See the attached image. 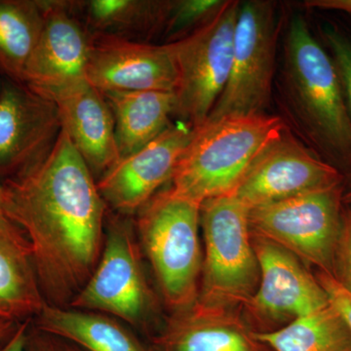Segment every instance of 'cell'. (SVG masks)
Masks as SVG:
<instances>
[{"mask_svg":"<svg viewBox=\"0 0 351 351\" xmlns=\"http://www.w3.org/2000/svg\"><path fill=\"white\" fill-rule=\"evenodd\" d=\"M332 63L338 73L346 107L351 117V40L336 29H327L324 34Z\"/></svg>","mask_w":351,"mask_h":351,"instance_id":"obj_25","label":"cell"},{"mask_svg":"<svg viewBox=\"0 0 351 351\" xmlns=\"http://www.w3.org/2000/svg\"><path fill=\"white\" fill-rule=\"evenodd\" d=\"M201 204L168 188L137 212L136 226L166 304L186 308L199 294Z\"/></svg>","mask_w":351,"mask_h":351,"instance_id":"obj_4","label":"cell"},{"mask_svg":"<svg viewBox=\"0 0 351 351\" xmlns=\"http://www.w3.org/2000/svg\"><path fill=\"white\" fill-rule=\"evenodd\" d=\"M316 279L324 289L329 304L341 314L351 332V293L329 272L318 271Z\"/></svg>","mask_w":351,"mask_h":351,"instance_id":"obj_27","label":"cell"},{"mask_svg":"<svg viewBox=\"0 0 351 351\" xmlns=\"http://www.w3.org/2000/svg\"><path fill=\"white\" fill-rule=\"evenodd\" d=\"M61 131L54 101L22 83L4 84L0 91V177L10 181L43 161Z\"/></svg>","mask_w":351,"mask_h":351,"instance_id":"obj_12","label":"cell"},{"mask_svg":"<svg viewBox=\"0 0 351 351\" xmlns=\"http://www.w3.org/2000/svg\"><path fill=\"white\" fill-rule=\"evenodd\" d=\"M343 213V184L253 208L252 234L291 252L302 263L332 274Z\"/></svg>","mask_w":351,"mask_h":351,"instance_id":"obj_6","label":"cell"},{"mask_svg":"<svg viewBox=\"0 0 351 351\" xmlns=\"http://www.w3.org/2000/svg\"><path fill=\"white\" fill-rule=\"evenodd\" d=\"M44 2L43 32L25 66L22 84L53 101L87 82L85 69L92 34L78 19L73 1Z\"/></svg>","mask_w":351,"mask_h":351,"instance_id":"obj_11","label":"cell"},{"mask_svg":"<svg viewBox=\"0 0 351 351\" xmlns=\"http://www.w3.org/2000/svg\"><path fill=\"white\" fill-rule=\"evenodd\" d=\"M18 325L9 321L0 320V343L5 341L13 334Z\"/></svg>","mask_w":351,"mask_h":351,"instance_id":"obj_31","label":"cell"},{"mask_svg":"<svg viewBox=\"0 0 351 351\" xmlns=\"http://www.w3.org/2000/svg\"><path fill=\"white\" fill-rule=\"evenodd\" d=\"M2 186L4 215L29 239L46 302L69 304L105 243L108 205L93 174L62 129L43 161Z\"/></svg>","mask_w":351,"mask_h":351,"instance_id":"obj_1","label":"cell"},{"mask_svg":"<svg viewBox=\"0 0 351 351\" xmlns=\"http://www.w3.org/2000/svg\"><path fill=\"white\" fill-rule=\"evenodd\" d=\"M0 91H1V87H0Z\"/></svg>","mask_w":351,"mask_h":351,"instance_id":"obj_34","label":"cell"},{"mask_svg":"<svg viewBox=\"0 0 351 351\" xmlns=\"http://www.w3.org/2000/svg\"><path fill=\"white\" fill-rule=\"evenodd\" d=\"M29 239L5 215L0 216V320L36 317L45 304Z\"/></svg>","mask_w":351,"mask_h":351,"instance_id":"obj_18","label":"cell"},{"mask_svg":"<svg viewBox=\"0 0 351 351\" xmlns=\"http://www.w3.org/2000/svg\"><path fill=\"white\" fill-rule=\"evenodd\" d=\"M85 78L101 92H175L179 82L172 43L93 36Z\"/></svg>","mask_w":351,"mask_h":351,"instance_id":"obj_13","label":"cell"},{"mask_svg":"<svg viewBox=\"0 0 351 351\" xmlns=\"http://www.w3.org/2000/svg\"><path fill=\"white\" fill-rule=\"evenodd\" d=\"M54 101L62 129L88 168L99 179L120 156L114 119L104 95L88 82L58 95Z\"/></svg>","mask_w":351,"mask_h":351,"instance_id":"obj_17","label":"cell"},{"mask_svg":"<svg viewBox=\"0 0 351 351\" xmlns=\"http://www.w3.org/2000/svg\"><path fill=\"white\" fill-rule=\"evenodd\" d=\"M251 237L260 283L245 306L257 320L291 322L329 304L324 289L299 258L269 240L252 233Z\"/></svg>","mask_w":351,"mask_h":351,"instance_id":"obj_15","label":"cell"},{"mask_svg":"<svg viewBox=\"0 0 351 351\" xmlns=\"http://www.w3.org/2000/svg\"><path fill=\"white\" fill-rule=\"evenodd\" d=\"M76 15L93 36L143 41L162 34L171 0H88L73 1Z\"/></svg>","mask_w":351,"mask_h":351,"instance_id":"obj_21","label":"cell"},{"mask_svg":"<svg viewBox=\"0 0 351 351\" xmlns=\"http://www.w3.org/2000/svg\"><path fill=\"white\" fill-rule=\"evenodd\" d=\"M128 217L119 214L108 221L98 265L69 306L99 311L140 328L152 313V295Z\"/></svg>","mask_w":351,"mask_h":351,"instance_id":"obj_9","label":"cell"},{"mask_svg":"<svg viewBox=\"0 0 351 351\" xmlns=\"http://www.w3.org/2000/svg\"><path fill=\"white\" fill-rule=\"evenodd\" d=\"M25 351H84L69 341L52 336L36 327L27 332Z\"/></svg>","mask_w":351,"mask_h":351,"instance_id":"obj_28","label":"cell"},{"mask_svg":"<svg viewBox=\"0 0 351 351\" xmlns=\"http://www.w3.org/2000/svg\"><path fill=\"white\" fill-rule=\"evenodd\" d=\"M270 351H351V332L331 304L291 321L287 326L255 332Z\"/></svg>","mask_w":351,"mask_h":351,"instance_id":"obj_22","label":"cell"},{"mask_svg":"<svg viewBox=\"0 0 351 351\" xmlns=\"http://www.w3.org/2000/svg\"><path fill=\"white\" fill-rule=\"evenodd\" d=\"M332 276L351 293V205L343 209L341 232L334 256Z\"/></svg>","mask_w":351,"mask_h":351,"instance_id":"obj_26","label":"cell"},{"mask_svg":"<svg viewBox=\"0 0 351 351\" xmlns=\"http://www.w3.org/2000/svg\"><path fill=\"white\" fill-rule=\"evenodd\" d=\"M29 326L31 320L20 323L13 334L5 341L0 343V351H25Z\"/></svg>","mask_w":351,"mask_h":351,"instance_id":"obj_29","label":"cell"},{"mask_svg":"<svg viewBox=\"0 0 351 351\" xmlns=\"http://www.w3.org/2000/svg\"><path fill=\"white\" fill-rule=\"evenodd\" d=\"M304 4L309 8L341 11L351 15V0H308Z\"/></svg>","mask_w":351,"mask_h":351,"instance_id":"obj_30","label":"cell"},{"mask_svg":"<svg viewBox=\"0 0 351 351\" xmlns=\"http://www.w3.org/2000/svg\"><path fill=\"white\" fill-rule=\"evenodd\" d=\"M223 0H171L163 36L168 43L186 38L218 15Z\"/></svg>","mask_w":351,"mask_h":351,"instance_id":"obj_24","label":"cell"},{"mask_svg":"<svg viewBox=\"0 0 351 351\" xmlns=\"http://www.w3.org/2000/svg\"><path fill=\"white\" fill-rule=\"evenodd\" d=\"M240 5L226 1L207 24L170 43L179 73L174 115L193 129L206 121L228 83Z\"/></svg>","mask_w":351,"mask_h":351,"instance_id":"obj_7","label":"cell"},{"mask_svg":"<svg viewBox=\"0 0 351 351\" xmlns=\"http://www.w3.org/2000/svg\"><path fill=\"white\" fill-rule=\"evenodd\" d=\"M338 168L322 160L287 130L267 145L232 193L248 208L343 184Z\"/></svg>","mask_w":351,"mask_h":351,"instance_id":"obj_10","label":"cell"},{"mask_svg":"<svg viewBox=\"0 0 351 351\" xmlns=\"http://www.w3.org/2000/svg\"><path fill=\"white\" fill-rule=\"evenodd\" d=\"M34 325L84 351H152L129 328L105 314L45 302Z\"/></svg>","mask_w":351,"mask_h":351,"instance_id":"obj_19","label":"cell"},{"mask_svg":"<svg viewBox=\"0 0 351 351\" xmlns=\"http://www.w3.org/2000/svg\"><path fill=\"white\" fill-rule=\"evenodd\" d=\"M343 204L351 205V167L348 176V188L343 189Z\"/></svg>","mask_w":351,"mask_h":351,"instance_id":"obj_32","label":"cell"},{"mask_svg":"<svg viewBox=\"0 0 351 351\" xmlns=\"http://www.w3.org/2000/svg\"><path fill=\"white\" fill-rule=\"evenodd\" d=\"M232 307L196 300L175 311L154 337L152 351H270Z\"/></svg>","mask_w":351,"mask_h":351,"instance_id":"obj_16","label":"cell"},{"mask_svg":"<svg viewBox=\"0 0 351 351\" xmlns=\"http://www.w3.org/2000/svg\"><path fill=\"white\" fill-rule=\"evenodd\" d=\"M112 108L120 158L130 156L171 125L175 93L163 91L101 92Z\"/></svg>","mask_w":351,"mask_h":351,"instance_id":"obj_20","label":"cell"},{"mask_svg":"<svg viewBox=\"0 0 351 351\" xmlns=\"http://www.w3.org/2000/svg\"><path fill=\"white\" fill-rule=\"evenodd\" d=\"M280 27L272 2L241 3L230 77L206 120L265 113L271 100Z\"/></svg>","mask_w":351,"mask_h":351,"instance_id":"obj_8","label":"cell"},{"mask_svg":"<svg viewBox=\"0 0 351 351\" xmlns=\"http://www.w3.org/2000/svg\"><path fill=\"white\" fill-rule=\"evenodd\" d=\"M249 211L233 195L201 204L205 255L198 301L232 308L245 306L257 292L260 269L252 244Z\"/></svg>","mask_w":351,"mask_h":351,"instance_id":"obj_5","label":"cell"},{"mask_svg":"<svg viewBox=\"0 0 351 351\" xmlns=\"http://www.w3.org/2000/svg\"><path fill=\"white\" fill-rule=\"evenodd\" d=\"M44 21V1L0 0V71L11 82L22 83Z\"/></svg>","mask_w":351,"mask_h":351,"instance_id":"obj_23","label":"cell"},{"mask_svg":"<svg viewBox=\"0 0 351 351\" xmlns=\"http://www.w3.org/2000/svg\"><path fill=\"white\" fill-rule=\"evenodd\" d=\"M193 131L184 122L170 125L143 149L120 158L97 182L107 205L124 216L137 213L172 180Z\"/></svg>","mask_w":351,"mask_h":351,"instance_id":"obj_14","label":"cell"},{"mask_svg":"<svg viewBox=\"0 0 351 351\" xmlns=\"http://www.w3.org/2000/svg\"><path fill=\"white\" fill-rule=\"evenodd\" d=\"M284 84L307 138L334 162L351 167V117L331 56L301 16L290 20L284 40Z\"/></svg>","mask_w":351,"mask_h":351,"instance_id":"obj_2","label":"cell"},{"mask_svg":"<svg viewBox=\"0 0 351 351\" xmlns=\"http://www.w3.org/2000/svg\"><path fill=\"white\" fill-rule=\"evenodd\" d=\"M4 215V189L0 186V216Z\"/></svg>","mask_w":351,"mask_h":351,"instance_id":"obj_33","label":"cell"},{"mask_svg":"<svg viewBox=\"0 0 351 351\" xmlns=\"http://www.w3.org/2000/svg\"><path fill=\"white\" fill-rule=\"evenodd\" d=\"M286 130L281 117L267 113L206 120L193 129L171 189L200 204L232 195L252 164Z\"/></svg>","mask_w":351,"mask_h":351,"instance_id":"obj_3","label":"cell"}]
</instances>
